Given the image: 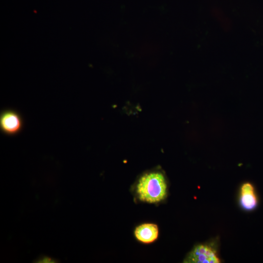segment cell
<instances>
[{
	"mask_svg": "<svg viewBox=\"0 0 263 263\" xmlns=\"http://www.w3.org/2000/svg\"><path fill=\"white\" fill-rule=\"evenodd\" d=\"M136 192L142 202L150 204L161 202L167 195V184L164 175L156 171L144 174L138 181Z\"/></svg>",
	"mask_w": 263,
	"mask_h": 263,
	"instance_id": "1",
	"label": "cell"
},
{
	"mask_svg": "<svg viewBox=\"0 0 263 263\" xmlns=\"http://www.w3.org/2000/svg\"><path fill=\"white\" fill-rule=\"evenodd\" d=\"M23 119L20 114L15 110L6 109L0 114V130L7 135L19 133L23 127Z\"/></svg>",
	"mask_w": 263,
	"mask_h": 263,
	"instance_id": "2",
	"label": "cell"
},
{
	"mask_svg": "<svg viewBox=\"0 0 263 263\" xmlns=\"http://www.w3.org/2000/svg\"><path fill=\"white\" fill-rule=\"evenodd\" d=\"M185 263H219L220 260L215 250L208 245L200 244L189 253Z\"/></svg>",
	"mask_w": 263,
	"mask_h": 263,
	"instance_id": "3",
	"label": "cell"
},
{
	"mask_svg": "<svg viewBox=\"0 0 263 263\" xmlns=\"http://www.w3.org/2000/svg\"><path fill=\"white\" fill-rule=\"evenodd\" d=\"M134 234L138 241L144 244L151 243L158 238V227L154 224L144 223L135 228Z\"/></svg>",
	"mask_w": 263,
	"mask_h": 263,
	"instance_id": "4",
	"label": "cell"
},
{
	"mask_svg": "<svg viewBox=\"0 0 263 263\" xmlns=\"http://www.w3.org/2000/svg\"><path fill=\"white\" fill-rule=\"evenodd\" d=\"M240 204L247 210L254 209L257 206V200L253 186L249 183L244 184L241 188Z\"/></svg>",
	"mask_w": 263,
	"mask_h": 263,
	"instance_id": "5",
	"label": "cell"
},
{
	"mask_svg": "<svg viewBox=\"0 0 263 263\" xmlns=\"http://www.w3.org/2000/svg\"><path fill=\"white\" fill-rule=\"evenodd\" d=\"M213 15L220 24L225 28H229L230 20L222 10L216 8L213 10Z\"/></svg>",
	"mask_w": 263,
	"mask_h": 263,
	"instance_id": "6",
	"label": "cell"
},
{
	"mask_svg": "<svg viewBox=\"0 0 263 263\" xmlns=\"http://www.w3.org/2000/svg\"><path fill=\"white\" fill-rule=\"evenodd\" d=\"M39 263H53L54 260L53 259L49 258V257H44L41 259H40L38 260Z\"/></svg>",
	"mask_w": 263,
	"mask_h": 263,
	"instance_id": "7",
	"label": "cell"
}]
</instances>
